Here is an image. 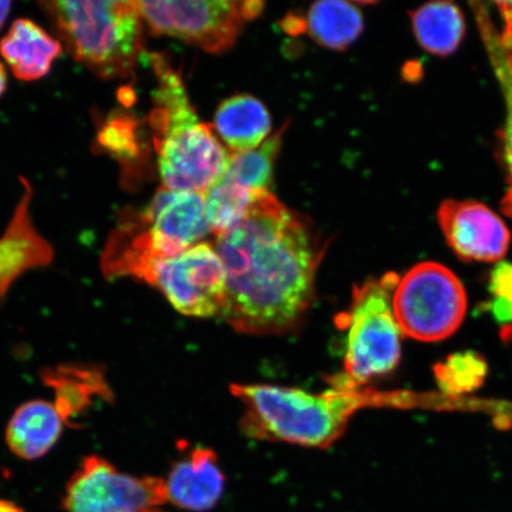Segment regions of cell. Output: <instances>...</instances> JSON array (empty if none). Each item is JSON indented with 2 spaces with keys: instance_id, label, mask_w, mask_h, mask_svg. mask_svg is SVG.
I'll return each mask as SVG.
<instances>
[{
  "instance_id": "cell-21",
  "label": "cell",
  "mask_w": 512,
  "mask_h": 512,
  "mask_svg": "<svg viewBox=\"0 0 512 512\" xmlns=\"http://www.w3.org/2000/svg\"><path fill=\"white\" fill-rule=\"evenodd\" d=\"M260 194L262 192L241 188L222 176L219 182L204 192V210L211 234L217 238L238 226Z\"/></svg>"
},
{
  "instance_id": "cell-20",
  "label": "cell",
  "mask_w": 512,
  "mask_h": 512,
  "mask_svg": "<svg viewBox=\"0 0 512 512\" xmlns=\"http://www.w3.org/2000/svg\"><path fill=\"white\" fill-rule=\"evenodd\" d=\"M285 130L284 126L256 149L230 155L223 177L252 192L268 191L273 181L275 160L283 144Z\"/></svg>"
},
{
  "instance_id": "cell-5",
  "label": "cell",
  "mask_w": 512,
  "mask_h": 512,
  "mask_svg": "<svg viewBox=\"0 0 512 512\" xmlns=\"http://www.w3.org/2000/svg\"><path fill=\"white\" fill-rule=\"evenodd\" d=\"M399 281L398 274L387 273L354 287L349 309L336 319L347 336L344 371L331 377V387L361 389L398 366L403 332L395 317L393 296Z\"/></svg>"
},
{
  "instance_id": "cell-14",
  "label": "cell",
  "mask_w": 512,
  "mask_h": 512,
  "mask_svg": "<svg viewBox=\"0 0 512 512\" xmlns=\"http://www.w3.org/2000/svg\"><path fill=\"white\" fill-rule=\"evenodd\" d=\"M223 472L216 453L207 447H195L187 458L172 467L165 480L168 501L194 512L209 511L219 503L224 490Z\"/></svg>"
},
{
  "instance_id": "cell-18",
  "label": "cell",
  "mask_w": 512,
  "mask_h": 512,
  "mask_svg": "<svg viewBox=\"0 0 512 512\" xmlns=\"http://www.w3.org/2000/svg\"><path fill=\"white\" fill-rule=\"evenodd\" d=\"M297 24L320 46L342 50L362 34L363 16L354 4L329 0L311 5L304 21L297 19Z\"/></svg>"
},
{
  "instance_id": "cell-22",
  "label": "cell",
  "mask_w": 512,
  "mask_h": 512,
  "mask_svg": "<svg viewBox=\"0 0 512 512\" xmlns=\"http://www.w3.org/2000/svg\"><path fill=\"white\" fill-rule=\"evenodd\" d=\"M475 8L479 30L482 32L483 40L488 50L490 60L494 64V69L499 83H501L505 104H507V125L503 132V150L505 164L512 179V73L509 68L507 51H505L501 42V35L492 24L488 10L482 4L473 5Z\"/></svg>"
},
{
  "instance_id": "cell-27",
  "label": "cell",
  "mask_w": 512,
  "mask_h": 512,
  "mask_svg": "<svg viewBox=\"0 0 512 512\" xmlns=\"http://www.w3.org/2000/svg\"><path fill=\"white\" fill-rule=\"evenodd\" d=\"M11 2H0V30L4 27L11 11Z\"/></svg>"
},
{
  "instance_id": "cell-4",
  "label": "cell",
  "mask_w": 512,
  "mask_h": 512,
  "mask_svg": "<svg viewBox=\"0 0 512 512\" xmlns=\"http://www.w3.org/2000/svg\"><path fill=\"white\" fill-rule=\"evenodd\" d=\"M70 55L105 80L133 74L143 56V19L131 0L42 2Z\"/></svg>"
},
{
  "instance_id": "cell-29",
  "label": "cell",
  "mask_w": 512,
  "mask_h": 512,
  "mask_svg": "<svg viewBox=\"0 0 512 512\" xmlns=\"http://www.w3.org/2000/svg\"><path fill=\"white\" fill-rule=\"evenodd\" d=\"M6 88H8V74H6L3 64L0 62V96L5 93Z\"/></svg>"
},
{
  "instance_id": "cell-1",
  "label": "cell",
  "mask_w": 512,
  "mask_h": 512,
  "mask_svg": "<svg viewBox=\"0 0 512 512\" xmlns=\"http://www.w3.org/2000/svg\"><path fill=\"white\" fill-rule=\"evenodd\" d=\"M215 239L226 272L224 322L251 335L293 330L311 305L324 255L311 223L265 191L238 226Z\"/></svg>"
},
{
  "instance_id": "cell-10",
  "label": "cell",
  "mask_w": 512,
  "mask_h": 512,
  "mask_svg": "<svg viewBox=\"0 0 512 512\" xmlns=\"http://www.w3.org/2000/svg\"><path fill=\"white\" fill-rule=\"evenodd\" d=\"M166 501L164 479L127 475L91 456L69 480L63 505L68 512H143Z\"/></svg>"
},
{
  "instance_id": "cell-15",
  "label": "cell",
  "mask_w": 512,
  "mask_h": 512,
  "mask_svg": "<svg viewBox=\"0 0 512 512\" xmlns=\"http://www.w3.org/2000/svg\"><path fill=\"white\" fill-rule=\"evenodd\" d=\"M62 54V43L30 19H17L0 41V55L22 81L47 76Z\"/></svg>"
},
{
  "instance_id": "cell-31",
  "label": "cell",
  "mask_w": 512,
  "mask_h": 512,
  "mask_svg": "<svg viewBox=\"0 0 512 512\" xmlns=\"http://www.w3.org/2000/svg\"><path fill=\"white\" fill-rule=\"evenodd\" d=\"M143 512H164V511H160L158 508H156V509L146 510V511H143Z\"/></svg>"
},
{
  "instance_id": "cell-30",
  "label": "cell",
  "mask_w": 512,
  "mask_h": 512,
  "mask_svg": "<svg viewBox=\"0 0 512 512\" xmlns=\"http://www.w3.org/2000/svg\"><path fill=\"white\" fill-rule=\"evenodd\" d=\"M504 49H505V51H507V59H508V63H509V68L512 73V44H511V46L504 48Z\"/></svg>"
},
{
  "instance_id": "cell-19",
  "label": "cell",
  "mask_w": 512,
  "mask_h": 512,
  "mask_svg": "<svg viewBox=\"0 0 512 512\" xmlns=\"http://www.w3.org/2000/svg\"><path fill=\"white\" fill-rule=\"evenodd\" d=\"M416 40L428 53L447 56L454 53L465 35V19L457 5L435 2L411 14Z\"/></svg>"
},
{
  "instance_id": "cell-28",
  "label": "cell",
  "mask_w": 512,
  "mask_h": 512,
  "mask_svg": "<svg viewBox=\"0 0 512 512\" xmlns=\"http://www.w3.org/2000/svg\"><path fill=\"white\" fill-rule=\"evenodd\" d=\"M0 512H23L15 503L0 499Z\"/></svg>"
},
{
  "instance_id": "cell-11",
  "label": "cell",
  "mask_w": 512,
  "mask_h": 512,
  "mask_svg": "<svg viewBox=\"0 0 512 512\" xmlns=\"http://www.w3.org/2000/svg\"><path fill=\"white\" fill-rule=\"evenodd\" d=\"M438 219L448 245L460 259L495 262L508 252L509 229L482 203L445 201Z\"/></svg>"
},
{
  "instance_id": "cell-25",
  "label": "cell",
  "mask_w": 512,
  "mask_h": 512,
  "mask_svg": "<svg viewBox=\"0 0 512 512\" xmlns=\"http://www.w3.org/2000/svg\"><path fill=\"white\" fill-rule=\"evenodd\" d=\"M488 310L498 324H512V262L502 261L490 275Z\"/></svg>"
},
{
  "instance_id": "cell-6",
  "label": "cell",
  "mask_w": 512,
  "mask_h": 512,
  "mask_svg": "<svg viewBox=\"0 0 512 512\" xmlns=\"http://www.w3.org/2000/svg\"><path fill=\"white\" fill-rule=\"evenodd\" d=\"M465 288L457 275L437 262L416 265L400 278L393 309L403 334L421 342L450 337L466 315Z\"/></svg>"
},
{
  "instance_id": "cell-8",
  "label": "cell",
  "mask_w": 512,
  "mask_h": 512,
  "mask_svg": "<svg viewBox=\"0 0 512 512\" xmlns=\"http://www.w3.org/2000/svg\"><path fill=\"white\" fill-rule=\"evenodd\" d=\"M140 16L153 35L171 36L222 53L233 46L248 21L258 17L261 2H137Z\"/></svg>"
},
{
  "instance_id": "cell-23",
  "label": "cell",
  "mask_w": 512,
  "mask_h": 512,
  "mask_svg": "<svg viewBox=\"0 0 512 512\" xmlns=\"http://www.w3.org/2000/svg\"><path fill=\"white\" fill-rule=\"evenodd\" d=\"M488 363L476 351L456 352L434 368L435 379L444 393L459 396L482 387L488 375Z\"/></svg>"
},
{
  "instance_id": "cell-13",
  "label": "cell",
  "mask_w": 512,
  "mask_h": 512,
  "mask_svg": "<svg viewBox=\"0 0 512 512\" xmlns=\"http://www.w3.org/2000/svg\"><path fill=\"white\" fill-rule=\"evenodd\" d=\"M41 379L54 390L55 407L64 425L80 427L79 420L98 402H113L105 370L96 364L62 363L41 371Z\"/></svg>"
},
{
  "instance_id": "cell-17",
  "label": "cell",
  "mask_w": 512,
  "mask_h": 512,
  "mask_svg": "<svg viewBox=\"0 0 512 512\" xmlns=\"http://www.w3.org/2000/svg\"><path fill=\"white\" fill-rule=\"evenodd\" d=\"M271 126L270 113L251 95L224 100L215 114V130L234 153L256 149L268 138Z\"/></svg>"
},
{
  "instance_id": "cell-16",
  "label": "cell",
  "mask_w": 512,
  "mask_h": 512,
  "mask_svg": "<svg viewBox=\"0 0 512 512\" xmlns=\"http://www.w3.org/2000/svg\"><path fill=\"white\" fill-rule=\"evenodd\" d=\"M63 425L54 403L31 400L12 415L6 428V443L19 458H42L60 439Z\"/></svg>"
},
{
  "instance_id": "cell-3",
  "label": "cell",
  "mask_w": 512,
  "mask_h": 512,
  "mask_svg": "<svg viewBox=\"0 0 512 512\" xmlns=\"http://www.w3.org/2000/svg\"><path fill=\"white\" fill-rule=\"evenodd\" d=\"M151 62L158 88L150 126L163 188L204 194L226 174L230 155L214 128L198 120L181 76L162 56Z\"/></svg>"
},
{
  "instance_id": "cell-9",
  "label": "cell",
  "mask_w": 512,
  "mask_h": 512,
  "mask_svg": "<svg viewBox=\"0 0 512 512\" xmlns=\"http://www.w3.org/2000/svg\"><path fill=\"white\" fill-rule=\"evenodd\" d=\"M120 229L134 252L151 259L187 251L211 234L204 194L165 188L142 213L125 217Z\"/></svg>"
},
{
  "instance_id": "cell-26",
  "label": "cell",
  "mask_w": 512,
  "mask_h": 512,
  "mask_svg": "<svg viewBox=\"0 0 512 512\" xmlns=\"http://www.w3.org/2000/svg\"><path fill=\"white\" fill-rule=\"evenodd\" d=\"M499 12L504 19V27L501 35L503 47H509L512 44V2L497 3Z\"/></svg>"
},
{
  "instance_id": "cell-12",
  "label": "cell",
  "mask_w": 512,
  "mask_h": 512,
  "mask_svg": "<svg viewBox=\"0 0 512 512\" xmlns=\"http://www.w3.org/2000/svg\"><path fill=\"white\" fill-rule=\"evenodd\" d=\"M23 192L14 215L0 238V299L25 272L47 267L54 259L53 247L37 232L30 214L34 189L21 177Z\"/></svg>"
},
{
  "instance_id": "cell-7",
  "label": "cell",
  "mask_w": 512,
  "mask_h": 512,
  "mask_svg": "<svg viewBox=\"0 0 512 512\" xmlns=\"http://www.w3.org/2000/svg\"><path fill=\"white\" fill-rule=\"evenodd\" d=\"M133 278L156 287L185 316L221 317L226 304V272L209 242L146 262Z\"/></svg>"
},
{
  "instance_id": "cell-2",
  "label": "cell",
  "mask_w": 512,
  "mask_h": 512,
  "mask_svg": "<svg viewBox=\"0 0 512 512\" xmlns=\"http://www.w3.org/2000/svg\"><path fill=\"white\" fill-rule=\"evenodd\" d=\"M230 392L245 406L241 428L247 437L319 448L341 438L351 416L360 409L400 400L362 388L331 387L313 394L272 384H233Z\"/></svg>"
},
{
  "instance_id": "cell-24",
  "label": "cell",
  "mask_w": 512,
  "mask_h": 512,
  "mask_svg": "<svg viewBox=\"0 0 512 512\" xmlns=\"http://www.w3.org/2000/svg\"><path fill=\"white\" fill-rule=\"evenodd\" d=\"M95 142L102 151L118 159L125 169L143 153L138 121L128 113L115 112L108 115L96 133Z\"/></svg>"
}]
</instances>
